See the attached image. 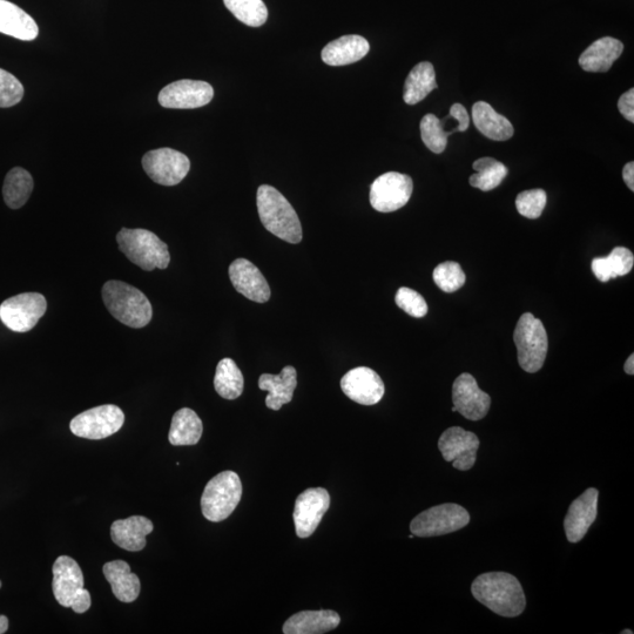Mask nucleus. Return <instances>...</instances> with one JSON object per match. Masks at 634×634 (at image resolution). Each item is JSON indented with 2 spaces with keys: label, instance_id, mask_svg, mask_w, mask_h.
<instances>
[{
  "label": "nucleus",
  "instance_id": "nucleus-12",
  "mask_svg": "<svg viewBox=\"0 0 634 634\" xmlns=\"http://www.w3.org/2000/svg\"><path fill=\"white\" fill-rule=\"evenodd\" d=\"M214 90L199 80H178L164 87L159 93V104L165 109L192 110L211 103Z\"/></svg>",
  "mask_w": 634,
  "mask_h": 634
},
{
  "label": "nucleus",
  "instance_id": "nucleus-44",
  "mask_svg": "<svg viewBox=\"0 0 634 634\" xmlns=\"http://www.w3.org/2000/svg\"><path fill=\"white\" fill-rule=\"evenodd\" d=\"M624 369L626 374H629V375L634 374V355L633 354L630 355L629 359H627Z\"/></svg>",
  "mask_w": 634,
  "mask_h": 634
},
{
  "label": "nucleus",
  "instance_id": "nucleus-32",
  "mask_svg": "<svg viewBox=\"0 0 634 634\" xmlns=\"http://www.w3.org/2000/svg\"><path fill=\"white\" fill-rule=\"evenodd\" d=\"M472 167L476 173L471 175L470 185L483 192L495 190L508 175V167L492 158L478 159Z\"/></svg>",
  "mask_w": 634,
  "mask_h": 634
},
{
  "label": "nucleus",
  "instance_id": "nucleus-23",
  "mask_svg": "<svg viewBox=\"0 0 634 634\" xmlns=\"http://www.w3.org/2000/svg\"><path fill=\"white\" fill-rule=\"evenodd\" d=\"M370 46L367 39L350 35L341 37L329 43L322 50L323 62L330 66H345L360 62L368 55Z\"/></svg>",
  "mask_w": 634,
  "mask_h": 634
},
{
  "label": "nucleus",
  "instance_id": "nucleus-3",
  "mask_svg": "<svg viewBox=\"0 0 634 634\" xmlns=\"http://www.w3.org/2000/svg\"><path fill=\"white\" fill-rule=\"evenodd\" d=\"M101 295L107 310L123 325L140 329L151 322V302L136 287L123 281H109L105 283Z\"/></svg>",
  "mask_w": 634,
  "mask_h": 634
},
{
  "label": "nucleus",
  "instance_id": "nucleus-11",
  "mask_svg": "<svg viewBox=\"0 0 634 634\" xmlns=\"http://www.w3.org/2000/svg\"><path fill=\"white\" fill-rule=\"evenodd\" d=\"M143 167L155 184L170 187L180 184L187 177L191 161L184 153L172 148H159L144 155Z\"/></svg>",
  "mask_w": 634,
  "mask_h": 634
},
{
  "label": "nucleus",
  "instance_id": "nucleus-17",
  "mask_svg": "<svg viewBox=\"0 0 634 634\" xmlns=\"http://www.w3.org/2000/svg\"><path fill=\"white\" fill-rule=\"evenodd\" d=\"M599 491L590 488L570 505L564 528L570 543H578L588 534L598 514Z\"/></svg>",
  "mask_w": 634,
  "mask_h": 634
},
{
  "label": "nucleus",
  "instance_id": "nucleus-20",
  "mask_svg": "<svg viewBox=\"0 0 634 634\" xmlns=\"http://www.w3.org/2000/svg\"><path fill=\"white\" fill-rule=\"evenodd\" d=\"M153 529L154 525L150 519L133 516L114 522L111 526V537L119 548L138 552L145 549L146 536L150 535Z\"/></svg>",
  "mask_w": 634,
  "mask_h": 634
},
{
  "label": "nucleus",
  "instance_id": "nucleus-18",
  "mask_svg": "<svg viewBox=\"0 0 634 634\" xmlns=\"http://www.w3.org/2000/svg\"><path fill=\"white\" fill-rule=\"evenodd\" d=\"M229 278L238 292L248 300L265 303L271 299V287L259 271V268L251 261L238 259L229 267Z\"/></svg>",
  "mask_w": 634,
  "mask_h": 634
},
{
  "label": "nucleus",
  "instance_id": "nucleus-45",
  "mask_svg": "<svg viewBox=\"0 0 634 634\" xmlns=\"http://www.w3.org/2000/svg\"><path fill=\"white\" fill-rule=\"evenodd\" d=\"M9 629V619L5 616H0V634L6 633Z\"/></svg>",
  "mask_w": 634,
  "mask_h": 634
},
{
  "label": "nucleus",
  "instance_id": "nucleus-37",
  "mask_svg": "<svg viewBox=\"0 0 634 634\" xmlns=\"http://www.w3.org/2000/svg\"><path fill=\"white\" fill-rule=\"evenodd\" d=\"M24 86L8 71L0 69V107L8 109L22 101Z\"/></svg>",
  "mask_w": 634,
  "mask_h": 634
},
{
  "label": "nucleus",
  "instance_id": "nucleus-9",
  "mask_svg": "<svg viewBox=\"0 0 634 634\" xmlns=\"http://www.w3.org/2000/svg\"><path fill=\"white\" fill-rule=\"evenodd\" d=\"M46 309L47 302L42 294H19L0 305V320L12 332L28 333L37 326Z\"/></svg>",
  "mask_w": 634,
  "mask_h": 634
},
{
  "label": "nucleus",
  "instance_id": "nucleus-8",
  "mask_svg": "<svg viewBox=\"0 0 634 634\" xmlns=\"http://www.w3.org/2000/svg\"><path fill=\"white\" fill-rule=\"evenodd\" d=\"M124 423L123 410L113 404H106L74 417L70 429L78 437L99 441L118 433Z\"/></svg>",
  "mask_w": 634,
  "mask_h": 634
},
{
  "label": "nucleus",
  "instance_id": "nucleus-10",
  "mask_svg": "<svg viewBox=\"0 0 634 634\" xmlns=\"http://www.w3.org/2000/svg\"><path fill=\"white\" fill-rule=\"evenodd\" d=\"M413 190L414 182L409 175L384 173L370 187V204L381 213L399 211L408 204Z\"/></svg>",
  "mask_w": 634,
  "mask_h": 634
},
{
  "label": "nucleus",
  "instance_id": "nucleus-40",
  "mask_svg": "<svg viewBox=\"0 0 634 634\" xmlns=\"http://www.w3.org/2000/svg\"><path fill=\"white\" fill-rule=\"evenodd\" d=\"M591 268L593 274L596 275V278L600 282H607L612 279H616L615 275H613L609 262H607L606 258H596L592 260Z\"/></svg>",
  "mask_w": 634,
  "mask_h": 634
},
{
  "label": "nucleus",
  "instance_id": "nucleus-1",
  "mask_svg": "<svg viewBox=\"0 0 634 634\" xmlns=\"http://www.w3.org/2000/svg\"><path fill=\"white\" fill-rule=\"evenodd\" d=\"M472 595L496 615L508 618L521 616L526 598L521 583L507 572L483 573L471 586Z\"/></svg>",
  "mask_w": 634,
  "mask_h": 634
},
{
  "label": "nucleus",
  "instance_id": "nucleus-46",
  "mask_svg": "<svg viewBox=\"0 0 634 634\" xmlns=\"http://www.w3.org/2000/svg\"><path fill=\"white\" fill-rule=\"evenodd\" d=\"M622 634H633V631H631V630H625V631H622Z\"/></svg>",
  "mask_w": 634,
  "mask_h": 634
},
{
  "label": "nucleus",
  "instance_id": "nucleus-2",
  "mask_svg": "<svg viewBox=\"0 0 634 634\" xmlns=\"http://www.w3.org/2000/svg\"><path fill=\"white\" fill-rule=\"evenodd\" d=\"M259 217L263 227L289 244H300L302 226L298 214L289 201L269 185H262L256 197Z\"/></svg>",
  "mask_w": 634,
  "mask_h": 634
},
{
  "label": "nucleus",
  "instance_id": "nucleus-27",
  "mask_svg": "<svg viewBox=\"0 0 634 634\" xmlns=\"http://www.w3.org/2000/svg\"><path fill=\"white\" fill-rule=\"evenodd\" d=\"M472 120H474L477 130L491 140L505 141L514 136V126L508 118L498 114L485 101H478L472 107Z\"/></svg>",
  "mask_w": 634,
  "mask_h": 634
},
{
  "label": "nucleus",
  "instance_id": "nucleus-33",
  "mask_svg": "<svg viewBox=\"0 0 634 634\" xmlns=\"http://www.w3.org/2000/svg\"><path fill=\"white\" fill-rule=\"evenodd\" d=\"M224 3L245 25L259 28L267 22L268 10L262 0H224Z\"/></svg>",
  "mask_w": 634,
  "mask_h": 634
},
{
  "label": "nucleus",
  "instance_id": "nucleus-22",
  "mask_svg": "<svg viewBox=\"0 0 634 634\" xmlns=\"http://www.w3.org/2000/svg\"><path fill=\"white\" fill-rule=\"evenodd\" d=\"M624 45L620 40L604 37L592 43L579 58V65L586 72H607L622 56Z\"/></svg>",
  "mask_w": 634,
  "mask_h": 634
},
{
  "label": "nucleus",
  "instance_id": "nucleus-5",
  "mask_svg": "<svg viewBox=\"0 0 634 634\" xmlns=\"http://www.w3.org/2000/svg\"><path fill=\"white\" fill-rule=\"evenodd\" d=\"M242 497V483L234 471H224L206 485L201 498L202 515L219 523L231 516Z\"/></svg>",
  "mask_w": 634,
  "mask_h": 634
},
{
  "label": "nucleus",
  "instance_id": "nucleus-15",
  "mask_svg": "<svg viewBox=\"0 0 634 634\" xmlns=\"http://www.w3.org/2000/svg\"><path fill=\"white\" fill-rule=\"evenodd\" d=\"M454 408L470 421H480L488 415L491 399L478 387L475 377L464 373L457 377L453 386Z\"/></svg>",
  "mask_w": 634,
  "mask_h": 634
},
{
  "label": "nucleus",
  "instance_id": "nucleus-30",
  "mask_svg": "<svg viewBox=\"0 0 634 634\" xmlns=\"http://www.w3.org/2000/svg\"><path fill=\"white\" fill-rule=\"evenodd\" d=\"M32 175L24 168L16 167L6 175L3 187L5 204L12 209L23 207L33 191Z\"/></svg>",
  "mask_w": 634,
  "mask_h": 634
},
{
  "label": "nucleus",
  "instance_id": "nucleus-34",
  "mask_svg": "<svg viewBox=\"0 0 634 634\" xmlns=\"http://www.w3.org/2000/svg\"><path fill=\"white\" fill-rule=\"evenodd\" d=\"M420 128L423 143L429 150L436 154L443 153L447 148L448 138L453 134L444 130V121L438 119L435 114H427L421 120Z\"/></svg>",
  "mask_w": 634,
  "mask_h": 634
},
{
  "label": "nucleus",
  "instance_id": "nucleus-25",
  "mask_svg": "<svg viewBox=\"0 0 634 634\" xmlns=\"http://www.w3.org/2000/svg\"><path fill=\"white\" fill-rule=\"evenodd\" d=\"M341 618L335 611H302L290 617L283 625L286 634H322L336 629Z\"/></svg>",
  "mask_w": 634,
  "mask_h": 634
},
{
  "label": "nucleus",
  "instance_id": "nucleus-43",
  "mask_svg": "<svg viewBox=\"0 0 634 634\" xmlns=\"http://www.w3.org/2000/svg\"><path fill=\"white\" fill-rule=\"evenodd\" d=\"M623 179L627 187H629L630 190L633 192L634 191V163L633 161L625 165L623 170Z\"/></svg>",
  "mask_w": 634,
  "mask_h": 634
},
{
  "label": "nucleus",
  "instance_id": "nucleus-24",
  "mask_svg": "<svg viewBox=\"0 0 634 634\" xmlns=\"http://www.w3.org/2000/svg\"><path fill=\"white\" fill-rule=\"evenodd\" d=\"M0 33L31 42L38 37L39 29L35 20L17 5L0 0Z\"/></svg>",
  "mask_w": 634,
  "mask_h": 634
},
{
  "label": "nucleus",
  "instance_id": "nucleus-13",
  "mask_svg": "<svg viewBox=\"0 0 634 634\" xmlns=\"http://www.w3.org/2000/svg\"><path fill=\"white\" fill-rule=\"evenodd\" d=\"M480 444L478 437L471 431L453 427L444 431L438 441V448L444 460L453 463L455 469L468 471L474 468Z\"/></svg>",
  "mask_w": 634,
  "mask_h": 634
},
{
  "label": "nucleus",
  "instance_id": "nucleus-14",
  "mask_svg": "<svg viewBox=\"0 0 634 634\" xmlns=\"http://www.w3.org/2000/svg\"><path fill=\"white\" fill-rule=\"evenodd\" d=\"M330 507V496L323 488L303 491L296 498L294 523L296 535L300 538L312 536Z\"/></svg>",
  "mask_w": 634,
  "mask_h": 634
},
{
  "label": "nucleus",
  "instance_id": "nucleus-4",
  "mask_svg": "<svg viewBox=\"0 0 634 634\" xmlns=\"http://www.w3.org/2000/svg\"><path fill=\"white\" fill-rule=\"evenodd\" d=\"M117 242L126 258L146 272L166 269L170 265L168 246L146 229L123 228L117 235Z\"/></svg>",
  "mask_w": 634,
  "mask_h": 634
},
{
  "label": "nucleus",
  "instance_id": "nucleus-7",
  "mask_svg": "<svg viewBox=\"0 0 634 634\" xmlns=\"http://www.w3.org/2000/svg\"><path fill=\"white\" fill-rule=\"evenodd\" d=\"M470 523V515L461 505L448 503L423 511L410 524L417 537H437L453 534Z\"/></svg>",
  "mask_w": 634,
  "mask_h": 634
},
{
  "label": "nucleus",
  "instance_id": "nucleus-6",
  "mask_svg": "<svg viewBox=\"0 0 634 634\" xmlns=\"http://www.w3.org/2000/svg\"><path fill=\"white\" fill-rule=\"evenodd\" d=\"M514 340L519 366L526 373L539 372L549 348L548 334L543 322L530 313L523 314L517 323Z\"/></svg>",
  "mask_w": 634,
  "mask_h": 634
},
{
  "label": "nucleus",
  "instance_id": "nucleus-47",
  "mask_svg": "<svg viewBox=\"0 0 634 634\" xmlns=\"http://www.w3.org/2000/svg\"><path fill=\"white\" fill-rule=\"evenodd\" d=\"M0 588H2V580H0Z\"/></svg>",
  "mask_w": 634,
  "mask_h": 634
},
{
  "label": "nucleus",
  "instance_id": "nucleus-21",
  "mask_svg": "<svg viewBox=\"0 0 634 634\" xmlns=\"http://www.w3.org/2000/svg\"><path fill=\"white\" fill-rule=\"evenodd\" d=\"M296 386L298 372L292 366L283 368L279 375L263 374L259 380V388L268 391L266 406L275 411L292 402Z\"/></svg>",
  "mask_w": 634,
  "mask_h": 634
},
{
  "label": "nucleus",
  "instance_id": "nucleus-39",
  "mask_svg": "<svg viewBox=\"0 0 634 634\" xmlns=\"http://www.w3.org/2000/svg\"><path fill=\"white\" fill-rule=\"evenodd\" d=\"M609 262L611 271L615 278L624 276L632 271L634 265V256L630 249L625 247H616L606 258Z\"/></svg>",
  "mask_w": 634,
  "mask_h": 634
},
{
  "label": "nucleus",
  "instance_id": "nucleus-41",
  "mask_svg": "<svg viewBox=\"0 0 634 634\" xmlns=\"http://www.w3.org/2000/svg\"><path fill=\"white\" fill-rule=\"evenodd\" d=\"M618 110L626 120L634 123V90L625 92L618 101Z\"/></svg>",
  "mask_w": 634,
  "mask_h": 634
},
{
  "label": "nucleus",
  "instance_id": "nucleus-29",
  "mask_svg": "<svg viewBox=\"0 0 634 634\" xmlns=\"http://www.w3.org/2000/svg\"><path fill=\"white\" fill-rule=\"evenodd\" d=\"M204 433L202 421L195 411L184 408L174 414L168 440L172 445H195Z\"/></svg>",
  "mask_w": 634,
  "mask_h": 634
},
{
  "label": "nucleus",
  "instance_id": "nucleus-19",
  "mask_svg": "<svg viewBox=\"0 0 634 634\" xmlns=\"http://www.w3.org/2000/svg\"><path fill=\"white\" fill-rule=\"evenodd\" d=\"M53 595L64 607H71L74 598L84 589V575L79 564L69 556H60L53 565Z\"/></svg>",
  "mask_w": 634,
  "mask_h": 634
},
{
  "label": "nucleus",
  "instance_id": "nucleus-42",
  "mask_svg": "<svg viewBox=\"0 0 634 634\" xmlns=\"http://www.w3.org/2000/svg\"><path fill=\"white\" fill-rule=\"evenodd\" d=\"M91 604L90 592L84 588L78 593V596L74 598L71 609L76 613H85L90 610Z\"/></svg>",
  "mask_w": 634,
  "mask_h": 634
},
{
  "label": "nucleus",
  "instance_id": "nucleus-31",
  "mask_svg": "<svg viewBox=\"0 0 634 634\" xmlns=\"http://www.w3.org/2000/svg\"><path fill=\"white\" fill-rule=\"evenodd\" d=\"M245 380L232 359L221 360L214 377V388L226 400H236L244 391Z\"/></svg>",
  "mask_w": 634,
  "mask_h": 634
},
{
  "label": "nucleus",
  "instance_id": "nucleus-36",
  "mask_svg": "<svg viewBox=\"0 0 634 634\" xmlns=\"http://www.w3.org/2000/svg\"><path fill=\"white\" fill-rule=\"evenodd\" d=\"M546 193L543 190L524 191L517 195L516 208L519 214L528 219H538L541 217L546 206Z\"/></svg>",
  "mask_w": 634,
  "mask_h": 634
},
{
  "label": "nucleus",
  "instance_id": "nucleus-16",
  "mask_svg": "<svg viewBox=\"0 0 634 634\" xmlns=\"http://www.w3.org/2000/svg\"><path fill=\"white\" fill-rule=\"evenodd\" d=\"M341 388L350 400L363 406H374L379 403L386 391L379 374L367 367L350 370L342 377Z\"/></svg>",
  "mask_w": 634,
  "mask_h": 634
},
{
  "label": "nucleus",
  "instance_id": "nucleus-35",
  "mask_svg": "<svg viewBox=\"0 0 634 634\" xmlns=\"http://www.w3.org/2000/svg\"><path fill=\"white\" fill-rule=\"evenodd\" d=\"M434 281L438 288L445 293H454L464 286L467 276H465L461 265L457 262L447 261L435 268Z\"/></svg>",
  "mask_w": 634,
  "mask_h": 634
},
{
  "label": "nucleus",
  "instance_id": "nucleus-38",
  "mask_svg": "<svg viewBox=\"0 0 634 634\" xmlns=\"http://www.w3.org/2000/svg\"><path fill=\"white\" fill-rule=\"evenodd\" d=\"M396 305L399 306L404 312L410 316L421 319L428 313V305L426 300L420 293L415 292L414 289L402 287L399 289L395 296Z\"/></svg>",
  "mask_w": 634,
  "mask_h": 634
},
{
  "label": "nucleus",
  "instance_id": "nucleus-26",
  "mask_svg": "<svg viewBox=\"0 0 634 634\" xmlns=\"http://www.w3.org/2000/svg\"><path fill=\"white\" fill-rule=\"evenodd\" d=\"M104 575L110 583L114 596L120 602L132 603L140 595L141 584L131 566L124 561H113L104 565Z\"/></svg>",
  "mask_w": 634,
  "mask_h": 634
},
{
  "label": "nucleus",
  "instance_id": "nucleus-28",
  "mask_svg": "<svg viewBox=\"0 0 634 634\" xmlns=\"http://www.w3.org/2000/svg\"><path fill=\"white\" fill-rule=\"evenodd\" d=\"M437 89L433 64L422 62L410 71L404 84L403 99L408 105H416Z\"/></svg>",
  "mask_w": 634,
  "mask_h": 634
}]
</instances>
